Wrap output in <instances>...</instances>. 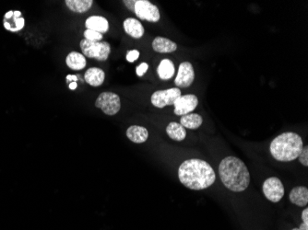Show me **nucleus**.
Returning a JSON list of instances; mask_svg holds the SVG:
<instances>
[{
	"label": "nucleus",
	"instance_id": "8",
	"mask_svg": "<svg viewBox=\"0 0 308 230\" xmlns=\"http://www.w3.org/2000/svg\"><path fill=\"white\" fill-rule=\"evenodd\" d=\"M263 192L268 201L278 203L284 196V187L283 182L276 177L268 178L263 183Z\"/></svg>",
	"mask_w": 308,
	"mask_h": 230
},
{
	"label": "nucleus",
	"instance_id": "28",
	"mask_svg": "<svg viewBox=\"0 0 308 230\" xmlns=\"http://www.w3.org/2000/svg\"><path fill=\"white\" fill-rule=\"evenodd\" d=\"M302 220H303V223L304 224H307L308 225V209L307 208H305L304 210L303 211V213H302Z\"/></svg>",
	"mask_w": 308,
	"mask_h": 230
},
{
	"label": "nucleus",
	"instance_id": "7",
	"mask_svg": "<svg viewBox=\"0 0 308 230\" xmlns=\"http://www.w3.org/2000/svg\"><path fill=\"white\" fill-rule=\"evenodd\" d=\"M181 96V90L178 88H168L164 90L155 91L150 98V102L156 108H164L169 105H174L175 101Z\"/></svg>",
	"mask_w": 308,
	"mask_h": 230
},
{
	"label": "nucleus",
	"instance_id": "20",
	"mask_svg": "<svg viewBox=\"0 0 308 230\" xmlns=\"http://www.w3.org/2000/svg\"><path fill=\"white\" fill-rule=\"evenodd\" d=\"M166 133L168 137L174 141H182L187 137L186 128L177 122H170L168 126L166 127Z\"/></svg>",
	"mask_w": 308,
	"mask_h": 230
},
{
	"label": "nucleus",
	"instance_id": "1",
	"mask_svg": "<svg viewBox=\"0 0 308 230\" xmlns=\"http://www.w3.org/2000/svg\"><path fill=\"white\" fill-rule=\"evenodd\" d=\"M179 180L184 187L200 191L211 186L216 175L208 162L199 158L186 160L179 167Z\"/></svg>",
	"mask_w": 308,
	"mask_h": 230
},
{
	"label": "nucleus",
	"instance_id": "9",
	"mask_svg": "<svg viewBox=\"0 0 308 230\" xmlns=\"http://www.w3.org/2000/svg\"><path fill=\"white\" fill-rule=\"evenodd\" d=\"M198 105L199 98H197V96H195L194 94H188L184 96L181 95L174 103V114L184 116L189 113H192Z\"/></svg>",
	"mask_w": 308,
	"mask_h": 230
},
{
	"label": "nucleus",
	"instance_id": "27",
	"mask_svg": "<svg viewBox=\"0 0 308 230\" xmlns=\"http://www.w3.org/2000/svg\"><path fill=\"white\" fill-rule=\"evenodd\" d=\"M136 1H137V0H126V1H124V4L130 11H134Z\"/></svg>",
	"mask_w": 308,
	"mask_h": 230
},
{
	"label": "nucleus",
	"instance_id": "16",
	"mask_svg": "<svg viewBox=\"0 0 308 230\" xmlns=\"http://www.w3.org/2000/svg\"><path fill=\"white\" fill-rule=\"evenodd\" d=\"M152 49L157 53H173L177 49V45L173 41L164 37H156L152 42Z\"/></svg>",
	"mask_w": 308,
	"mask_h": 230
},
{
	"label": "nucleus",
	"instance_id": "17",
	"mask_svg": "<svg viewBox=\"0 0 308 230\" xmlns=\"http://www.w3.org/2000/svg\"><path fill=\"white\" fill-rule=\"evenodd\" d=\"M127 137H129L130 141L136 144H141L147 141L149 137L148 130L142 126L132 125L127 130Z\"/></svg>",
	"mask_w": 308,
	"mask_h": 230
},
{
	"label": "nucleus",
	"instance_id": "10",
	"mask_svg": "<svg viewBox=\"0 0 308 230\" xmlns=\"http://www.w3.org/2000/svg\"><path fill=\"white\" fill-rule=\"evenodd\" d=\"M195 79L194 69L189 62H183L179 65L174 83L179 88H189Z\"/></svg>",
	"mask_w": 308,
	"mask_h": 230
},
{
	"label": "nucleus",
	"instance_id": "11",
	"mask_svg": "<svg viewBox=\"0 0 308 230\" xmlns=\"http://www.w3.org/2000/svg\"><path fill=\"white\" fill-rule=\"evenodd\" d=\"M24 19L21 17V12L18 10H10L7 12L4 17V27L6 29L16 32L24 27Z\"/></svg>",
	"mask_w": 308,
	"mask_h": 230
},
{
	"label": "nucleus",
	"instance_id": "31",
	"mask_svg": "<svg viewBox=\"0 0 308 230\" xmlns=\"http://www.w3.org/2000/svg\"><path fill=\"white\" fill-rule=\"evenodd\" d=\"M299 229L300 230H308V225L307 224H304V223H302L301 225H300V227H299Z\"/></svg>",
	"mask_w": 308,
	"mask_h": 230
},
{
	"label": "nucleus",
	"instance_id": "24",
	"mask_svg": "<svg viewBox=\"0 0 308 230\" xmlns=\"http://www.w3.org/2000/svg\"><path fill=\"white\" fill-rule=\"evenodd\" d=\"M299 161L301 164H303V166H308V147L305 146L303 147V150L299 155Z\"/></svg>",
	"mask_w": 308,
	"mask_h": 230
},
{
	"label": "nucleus",
	"instance_id": "23",
	"mask_svg": "<svg viewBox=\"0 0 308 230\" xmlns=\"http://www.w3.org/2000/svg\"><path fill=\"white\" fill-rule=\"evenodd\" d=\"M84 38L85 40H88L90 42H100L103 39V35L91 29H86L84 31Z\"/></svg>",
	"mask_w": 308,
	"mask_h": 230
},
{
	"label": "nucleus",
	"instance_id": "29",
	"mask_svg": "<svg viewBox=\"0 0 308 230\" xmlns=\"http://www.w3.org/2000/svg\"><path fill=\"white\" fill-rule=\"evenodd\" d=\"M66 79H67V81H68V82H70V83H71V82H77V80H78V76H73V75H68V76H67V78H66Z\"/></svg>",
	"mask_w": 308,
	"mask_h": 230
},
{
	"label": "nucleus",
	"instance_id": "21",
	"mask_svg": "<svg viewBox=\"0 0 308 230\" xmlns=\"http://www.w3.org/2000/svg\"><path fill=\"white\" fill-rule=\"evenodd\" d=\"M67 7L71 11L76 13H85L91 8L94 4L93 0H67L65 2Z\"/></svg>",
	"mask_w": 308,
	"mask_h": 230
},
{
	"label": "nucleus",
	"instance_id": "22",
	"mask_svg": "<svg viewBox=\"0 0 308 230\" xmlns=\"http://www.w3.org/2000/svg\"><path fill=\"white\" fill-rule=\"evenodd\" d=\"M203 119L197 113H190L182 116L180 119V124L184 128L189 129H198L201 126Z\"/></svg>",
	"mask_w": 308,
	"mask_h": 230
},
{
	"label": "nucleus",
	"instance_id": "6",
	"mask_svg": "<svg viewBox=\"0 0 308 230\" xmlns=\"http://www.w3.org/2000/svg\"><path fill=\"white\" fill-rule=\"evenodd\" d=\"M134 12L140 20L149 22H158L161 19L159 9L148 0H137Z\"/></svg>",
	"mask_w": 308,
	"mask_h": 230
},
{
	"label": "nucleus",
	"instance_id": "13",
	"mask_svg": "<svg viewBox=\"0 0 308 230\" xmlns=\"http://www.w3.org/2000/svg\"><path fill=\"white\" fill-rule=\"evenodd\" d=\"M125 31L135 39H140L144 35V28L140 21L134 18H129L124 21Z\"/></svg>",
	"mask_w": 308,
	"mask_h": 230
},
{
	"label": "nucleus",
	"instance_id": "32",
	"mask_svg": "<svg viewBox=\"0 0 308 230\" xmlns=\"http://www.w3.org/2000/svg\"><path fill=\"white\" fill-rule=\"evenodd\" d=\"M292 230H300V229H299V228H293V229H292Z\"/></svg>",
	"mask_w": 308,
	"mask_h": 230
},
{
	"label": "nucleus",
	"instance_id": "5",
	"mask_svg": "<svg viewBox=\"0 0 308 230\" xmlns=\"http://www.w3.org/2000/svg\"><path fill=\"white\" fill-rule=\"evenodd\" d=\"M96 108H99L106 115H114L121 109V102L119 96L114 92H103L100 94L95 102Z\"/></svg>",
	"mask_w": 308,
	"mask_h": 230
},
{
	"label": "nucleus",
	"instance_id": "26",
	"mask_svg": "<svg viewBox=\"0 0 308 230\" xmlns=\"http://www.w3.org/2000/svg\"><path fill=\"white\" fill-rule=\"evenodd\" d=\"M148 69H149V64H147V63H141V64L137 67L136 73H137V75L139 77H142L148 71Z\"/></svg>",
	"mask_w": 308,
	"mask_h": 230
},
{
	"label": "nucleus",
	"instance_id": "14",
	"mask_svg": "<svg viewBox=\"0 0 308 230\" xmlns=\"http://www.w3.org/2000/svg\"><path fill=\"white\" fill-rule=\"evenodd\" d=\"M105 79V71L98 68L89 69L84 75V80L93 87H99Z\"/></svg>",
	"mask_w": 308,
	"mask_h": 230
},
{
	"label": "nucleus",
	"instance_id": "19",
	"mask_svg": "<svg viewBox=\"0 0 308 230\" xmlns=\"http://www.w3.org/2000/svg\"><path fill=\"white\" fill-rule=\"evenodd\" d=\"M66 63L67 65L72 70H81L84 69L87 64L84 55L78 52H71L68 54L66 58Z\"/></svg>",
	"mask_w": 308,
	"mask_h": 230
},
{
	"label": "nucleus",
	"instance_id": "4",
	"mask_svg": "<svg viewBox=\"0 0 308 230\" xmlns=\"http://www.w3.org/2000/svg\"><path fill=\"white\" fill-rule=\"evenodd\" d=\"M80 46L84 56L100 62L106 61L111 53V46L107 42H90L84 39L81 40Z\"/></svg>",
	"mask_w": 308,
	"mask_h": 230
},
{
	"label": "nucleus",
	"instance_id": "2",
	"mask_svg": "<svg viewBox=\"0 0 308 230\" xmlns=\"http://www.w3.org/2000/svg\"><path fill=\"white\" fill-rule=\"evenodd\" d=\"M219 174L224 186L234 192L247 190L250 183L249 170L238 157L224 158L220 164Z\"/></svg>",
	"mask_w": 308,
	"mask_h": 230
},
{
	"label": "nucleus",
	"instance_id": "12",
	"mask_svg": "<svg viewBox=\"0 0 308 230\" xmlns=\"http://www.w3.org/2000/svg\"><path fill=\"white\" fill-rule=\"evenodd\" d=\"M87 29H91L99 34H105L109 29V22L102 16H91L85 21Z\"/></svg>",
	"mask_w": 308,
	"mask_h": 230
},
{
	"label": "nucleus",
	"instance_id": "3",
	"mask_svg": "<svg viewBox=\"0 0 308 230\" xmlns=\"http://www.w3.org/2000/svg\"><path fill=\"white\" fill-rule=\"evenodd\" d=\"M303 148V140L295 133L287 132L280 135L270 144L271 156L278 161H293L298 158Z\"/></svg>",
	"mask_w": 308,
	"mask_h": 230
},
{
	"label": "nucleus",
	"instance_id": "15",
	"mask_svg": "<svg viewBox=\"0 0 308 230\" xmlns=\"http://www.w3.org/2000/svg\"><path fill=\"white\" fill-rule=\"evenodd\" d=\"M290 201L295 206L303 207L308 204V189L306 187L299 186L293 188L290 192Z\"/></svg>",
	"mask_w": 308,
	"mask_h": 230
},
{
	"label": "nucleus",
	"instance_id": "30",
	"mask_svg": "<svg viewBox=\"0 0 308 230\" xmlns=\"http://www.w3.org/2000/svg\"><path fill=\"white\" fill-rule=\"evenodd\" d=\"M78 87V85H77V82H71L70 83V86H69V88L70 89H72V90H74Z\"/></svg>",
	"mask_w": 308,
	"mask_h": 230
},
{
	"label": "nucleus",
	"instance_id": "25",
	"mask_svg": "<svg viewBox=\"0 0 308 230\" xmlns=\"http://www.w3.org/2000/svg\"><path fill=\"white\" fill-rule=\"evenodd\" d=\"M139 52L138 50H130V51H128L126 58L128 60V62L133 63L137 59L139 58Z\"/></svg>",
	"mask_w": 308,
	"mask_h": 230
},
{
	"label": "nucleus",
	"instance_id": "18",
	"mask_svg": "<svg viewBox=\"0 0 308 230\" xmlns=\"http://www.w3.org/2000/svg\"><path fill=\"white\" fill-rule=\"evenodd\" d=\"M175 72L174 64L170 59H164L160 62L157 73L161 79L163 80H168L174 77Z\"/></svg>",
	"mask_w": 308,
	"mask_h": 230
}]
</instances>
